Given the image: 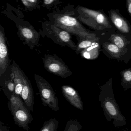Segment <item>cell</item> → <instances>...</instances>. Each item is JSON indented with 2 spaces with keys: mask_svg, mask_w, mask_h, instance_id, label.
Returning a JSON list of instances; mask_svg holds the SVG:
<instances>
[{
  "mask_svg": "<svg viewBox=\"0 0 131 131\" xmlns=\"http://www.w3.org/2000/svg\"><path fill=\"white\" fill-rule=\"evenodd\" d=\"M100 88L98 99L106 119L108 121H113V124L115 127L126 125V118L121 112L115 98L113 78H110Z\"/></svg>",
  "mask_w": 131,
  "mask_h": 131,
  "instance_id": "obj_1",
  "label": "cell"
},
{
  "mask_svg": "<svg viewBox=\"0 0 131 131\" xmlns=\"http://www.w3.org/2000/svg\"><path fill=\"white\" fill-rule=\"evenodd\" d=\"M76 13L78 20L93 30L102 31L113 28L107 17L101 12L79 6L76 8Z\"/></svg>",
  "mask_w": 131,
  "mask_h": 131,
  "instance_id": "obj_2",
  "label": "cell"
},
{
  "mask_svg": "<svg viewBox=\"0 0 131 131\" xmlns=\"http://www.w3.org/2000/svg\"><path fill=\"white\" fill-rule=\"evenodd\" d=\"M51 23L79 39L97 35L88 31L77 18L69 15H55L52 17Z\"/></svg>",
  "mask_w": 131,
  "mask_h": 131,
  "instance_id": "obj_3",
  "label": "cell"
},
{
  "mask_svg": "<svg viewBox=\"0 0 131 131\" xmlns=\"http://www.w3.org/2000/svg\"><path fill=\"white\" fill-rule=\"evenodd\" d=\"M8 107L13 116L14 123L19 127L29 131V124L33 121L30 111L20 97L14 94L8 99Z\"/></svg>",
  "mask_w": 131,
  "mask_h": 131,
  "instance_id": "obj_4",
  "label": "cell"
},
{
  "mask_svg": "<svg viewBox=\"0 0 131 131\" xmlns=\"http://www.w3.org/2000/svg\"><path fill=\"white\" fill-rule=\"evenodd\" d=\"M42 28V32H40L42 37H47L57 44L62 47H68L73 50H75L77 44L72 40L68 32L51 23L43 24Z\"/></svg>",
  "mask_w": 131,
  "mask_h": 131,
  "instance_id": "obj_5",
  "label": "cell"
},
{
  "mask_svg": "<svg viewBox=\"0 0 131 131\" xmlns=\"http://www.w3.org/2000/svg\"><path fill=\"white\" fill-rule=\"evenodd\" d=\"M34 79L43 105L48 106L54 111H58V99L50 83L43 77L36 74H34Z\"/></svg>",
  "mask_w": 131,
  "mask_h": 131,
  "instance_id": "obj_6",
  "label": "cell"
},
{
  "mask_svg": "<svg viewBox=\"0 0 131 131\" xmlns=\"http://www.w3.org/2000/svg\"><path fill=\"white\" fill-rule=\"evenodd\" d=\"M42 60L44 67L50 73L64 78L69 77L73 74L65 62L56 54H45Z\"/></svg>",
  "mask_w": 131,
  "mask_h": 131,
  "instance_id": "obj_7",
  "label": "cell"
},
{
  "mask_svg": "<svg viewBox=\"0 0 131 131\" xmlns=\"http://www.w3.org/2000/svg\"><path fill=\"white\" fill-rule=\"evenodd\" d=\"M17 34L23 43L31 50H33L39 43L41 34L29 24L17 25Z\"/></svg>",
  "mask_w": 131,
  "mask_h": 131,
  "instance_id": "obj_8",
  "label": "cell"
},
{
  "mask_svg": "<svg viewBox=\"0 0 131 131\" xmlns=\"http://www.w3.org/2000/svg\"><path fill=\"white\" fill-rule=\"evenodd\" d=\"M7 39L4 30L0 25V78L11 65Z\"/></svg>",
  "mask_w": 131,
  "mask_h": 131,
  "instance_id": "obj_9",
  "label": "cell"
},
{
  "mask_svg": "<svg viewBox=\"0 0 131 131\" xmlns=\"http://www.w3.org/2000/svg\"><path fill=\"white\" fill-rule=\"evenodd\" d=\"M101 46L103 53L106 56L118 61H122L124 60L128 52V50L121 49L108 41L102 42Z\"/></svg>",
  "mask_w": 131,
  "mask_h": 131,
  "instance_id": "obj_10",
  "label": "cell"
},
{
  "mask_svg": "<svg viewBox=\"0 0 131 131\" xmlns=\"http://www.w3.org/2000/svg\"><path fill=\"white\" fill-rule=\"evenodd\" d=\"M21 98L28 109L31 111H34V96L31 83L26 75L24 76V84Z\"/></svg>",
  "mask_w": 131,
  "mask_h": 131,
  "instance_id": "obj_11",
  "label": "cell"
},
{
  "mask_svg": "<svg viewBox=\"0 0 131 131\" xmlns=\"http://www.w3.org/2000/svg\"><path fill=\"white\" fill-rule=\"evenodd\" d=\"M62 91L64 97L72 105L81 111H83V102L75 89L71 86L63 85L62 86Z\"/></svg>",
  "mask_w": 131,
  "mask_h": 131,
  "instance_id": "obj_12",
  "label": "cell"
},
{
  "mask_svg": "<svg viewBox=\"0 0 131 131\" xmlns=\"http://www.w3.org/2000/svg\"><path fill=\"white\" fill-rule=\"evenodd\" d=\"M10 67L12 76L15 87V94L21 97L25 74L14 61H13Z\"/></svg>",
  "mask_w": 131,
  "mask_h": 131,
  "instance_id": "obj_13",
  "label": "cell"
},
{
  "mask_svg": "<svg viewBox=\"0 0 131 131\" xmlns=\"http://www.w3.org/2000/svg\"><path fill=\"white\" fill-rule=\"evenodd\" d=\"M0 87L8 100L12 95L15 94V87L10 66L0 78Z\"/></svg>",
  "mask_w": 131,
  "mask_h": 131,
  "instance_id": "obj_14",
  "label": "cell"
},
{
  "mask_svg": "<svg viewBox=\"0 0 131 131\" xmlns=\"http://www.w3.org/2000/svg\"><path fill=\"white\" fill-rule=\"evenodd\" d=\"M111 21L120 32L128 34L131 31L130 27L127 21L115 10L112 9L109 12Z\"/></svg>",
  "mask_w": 131,
  "mask_h": 131,
  "instance_id": "obj_15",
  "label": "cell"
},
{
  "mask_svg": "<svg viewBox=\"0 0 131 131\" xmlns=\"http://www.w3.org/2000/svg\"><path fill=\"white\" fill-rule=\"evenodd\" d=\"M101 46L100 41L93 44L88 47L85 48L80 52L82 57L88 60L97 59L99 56Z\"/></svg>",
  "mask_w": 131,
  "mask_h": 131,
  "instance_id": "obj_16",
  "label": "cell"
},
{
  "mask_svg": "<svg viewBox=\"0 0 131 131\" xmlns=\"http://www.w3.org/2000/svg\"><path fill=\"white\" fill-rule=\"evenodd\" d=\"M108 40L111 43L123 50H128V46L131 43L130 41L128 40L125 36L119 34H112Z\"/></svg>",
  "mask_w": 131,
  "mask_h": 131,
  "instance_id": "obj_17",
  "label": "cell"
},
{
  "mask_svg": "<svg viewBox=\"0 0 131 131\" xmlns=\"http://www.w3.org/2000/svg\"><path fill=\"white\" fill-rule=\"evenodd\" d=\"M78 39V41L77 44L75 51L76 53L79 54L82 50L85 48L88 47L93 44L99 41L101 38L99 37H97V35H96L82 39Z\"/></svg>",
  "mask_w": 131,
  "mask_h": 131,
  "instance_id": "obj_18",
  "label": "cell"
},
{
  "mask_svg": "<svg viewBox=\"0 0 131 131\" xmlns=\"http://www.w3.org/2000/svg\"><path fill=\"white\" fill-rule=\"evenodd\" d=\"M121 85L125 91L131 88V68L123 70L120 72Z\"/></svg>",
  "mask_w": 131,
  "mask_h": 131,
  "instance_id": "obj_19",
  "label": "cell"
},
{
  "mask_svg": "<svg viewBox=\"0 0 131 131\" xmlns=\"http://www.w3.org/2000/svg\"><path fill=\"white\" fill-rule=\"evenodd\" d=\"M59 122L55 118H51L45 122L40 131H57Z\"/></svg>",
  "mask_w": 131,
  "mask_h": 131,
  "instance_id": "obj_20",
  "label": "cell"
},
{
  "mask_svg": "<svg viewBox=\"0 0 131 131\" xmlns=\"http://www.w3.org/2000/svg\"><path fill=\"white\" fill-rule=\"evenodd\" d=\"M82 129V125L76 120H70L66 123L64 131H80Z\"/></svg>",
  "mask_w": 131,
  "mask_h": 131,
  "instance_id": "obj_21",
  "label": "cell"
},
{
  "mask_svg": "<svg viewBox=\"0 0 131 131\" xmlns=\"http://www.w3.org/2000/svg\"><path fill=\"white\" fill-rule=\"evenodd\" d=\"M0 131H10L9 127L5 125L0 120Z\"/></svg>",
  "mask_w": 131,
  "mask_h": 131,
  "instance_id": "obj_22",
  "label": "cell"
},
{
  "mask_svg": "<svg viewBox=\"0 0 131 131\" xmlns=\"http://www.w3.org/2000/svg\"><path fill=\"white\" fill-rule=\"evenodd\" d=\"M127 9L130 15H131V0H126Z\"/></svg>",
  "mask_w": 131,
  "mask_h": 131,
  "instance_id": "obj_23",
  "label": "cell"
},
{
  "mask_svg": "<svg viewBox=\"0 0 131 131\" xmlns=\"http://www.w3.org/2000/svg\"><path fill=\"white\" fill-rule=\"evenodd\" d=\"M55 0H44V3L46 5H48L53 3Z\"/></svg>",
  "mask_w": 131,
  "mask_h": 131,
  "instance_id": "obj_24",
  "label": "cell"
},
{
  "mask_svg": "<svg viewBox=\"0 0 131 131\" xmlns=\"http://www.w3.org/2000/svg\"><path fill=\"white\" fill-rule=\"evenodd\" d=\"M1 87H0V91H1Z\"/></svg>",
  "mask_w": 131,
  "mask_h": 131,
  "instance_id": "obj_25",
  "label": "cell"
}]
</instances>
